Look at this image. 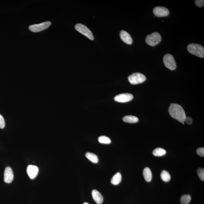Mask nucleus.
<instances>
[{
  "instance_id": "nucleus-1",
  "label": "nucleus",
  "mask_w": 204,
  "mask_h": 204,
  "mask_svg": "<svg viewBox=\"0 0 204 204\" xmlns=\"http://www.w3.org/2000/svg\"><path fill=\"white\" fill-rule=\"evenodd\" d=\"M169 112L172 117L184 124L186 116L183 109L181 106L174 103L171 104L169 106Z\"/></svg>"
},
{
  "instance_id": "nucleus-6",
  "label": "nucleus",
  "mask_w": 204,
  "mask_h": 204,
  "mask_svg": "<svg viewBox=\"0 0 204 204\" xmlns=\"http://www.w3.org/2000/svg\"><path fill=\"white\" fill-rule=\"evenodd\" d=\"M75 28L76 30L88 37L90 40H94V37L92 32L85 25L81 24H76L75 26Z\"/></svg>"
},
{
  "instance_id": "nucleus-7",
  "label": "nucleus",
  "mask_w": 204,
  "mask_h": 204,
  "mask_svg": "<svg viewBox=\"0 0 204 204\" xmlns=\"http://www.w3.org/2000/svg\"><path fill=\"white\" fill-rule=\"evenodd\" d=\"M51 24V22L47 21L37 24L31 25L29 27V29L33 32H40L47 29Z\"/></svg>"
},
{
  "instance_id": "nucleus-12",
  "label": "nucleus",
  "mask_w": 204,
  "mask_h": 204,
  "mask_svg": "<svg viewBox=\"0 0 204 204\" xmlns=\"http://www.w3.org/2000/svg\"><path fill=\"white\" fill-rule=\"evenodd\" d=\"M120 37L121 40L127 44L130 45L132 43L133 40L131 36L126 31H121L120 33Z\"/></svg>"
},
{
  "instance_id": "nucleus-11",
  "label": "nucleus",
  "mask_w": 204,
  "mask_h": 204,
  "mask_svg": "<svg viewBox=\"0 0 204 204\" xmlns=\"http://www.w3.org/2000/svg\"><path fill=\"white\" fill-rule=\"evenodd\" d=\"M27 172L30 178L33 179L38 173L39 168L37 166L30 165L27 168Z\"/></svg>"
},
{
  "instance_id": "nucleus-14",
  "label": "nucleus",
  "mask_w": 204,
  "mask_h": 204,
  "mask_svg": "<svg viewBox=\"0 0 204 204\" xmlns=\"http://www.w3.org/2000/svg\"><path fill=\"white\" fill-rule=\"evenodd\" d=\"M143 174L145 181L150 182L152 179V173L149 168L146 167L144 169Z\"/></svg>"
},
{
  "instance_id": "nucleus-2",
  "label": "nucleus",
  "mask_w": 204,
  "mask_h": 204,
  "mask_svg": "<svg viewBox=\"0 0 204 204\" xmlns=\"http://www.w3.org/2000/svg\"><path fill=\"white\" fill-rule=\"evenodd\" d=\"M187 49L192 54L199 58H204V48L200 45L190 43L187 46Z\"/></svg>"
},
{
  "instance_id": "nucleus-25",
  "label": "nucleus",
  "mask_w": 204,
  "mask_h": 204,
  "mask_svg": "<svg viewBox=\"0 0 204 204\" xmlns=\"http://www.w3.org/2000/svg\"><path fill=\"white\" fill-rule=\"evenodd\" d=\"M196 153L198 155L201 157L204 156V148H199L196 150Z\"/></svg>"
},
{
  "instance_id": "nucleus-17",
  "label": "nucleus",
  "mask_w": 204,
  "mask_h": 204,
  "mask_svg": "<svg viewBox=\"0 0 204 204\" xmlns=\"http://www.w3.org/2000/svg\"><path fill=\"white\" fill-rule=\"evenodd\" d=\"M85 156L90 161L94 163H97L98 162V158L97 156L94 153L87 152L85 154Z\"/></svg>"
},
{
  "instance_id": "nucleus-9",
  "label": "nucleus",
  "mask_w": 204,
  "mask_h": 204,
  "mask_svg": "<svg viewBox=\"0 0 204 204\" xmlns=\"http://www.w3.org/2000/svg\"><path fill=\"white\" fill-rule=\"evenodd\" d=\"M132 94L128 93L118 94L115 96L114 100L120 103H126L130 101L133 98Z\"/></svg>"
},
{
  "instance_id": "nucleus-23",
  "label": "nucleus",
  "mask_w": 204,
  "mask_h": 204,
  "mask_svg": "<svg viewBox=\"0 0 204 204\" xmlns=\"http://www.w3.org/2000/svg\"><path fill=\"white\" fill-rule=\"evenodd\" d=\"M195 3L196 6L202 7L204 6V1L203 0H196L195 1Z\"/></svg>"
},
{
  "instance_id": "nucleus-15",
  "label": "nucleus",
  "mask_w": 204,
  "mask_h": 204,
  "mask_svg": "<svg viewBox=\"0 0 204 204\" xmlns=\"http://www.w3.org/2000/svg\"><path fill=\"white\" fill-rule=\"evenodd\" d=\"M123 121L125 122L133 123L138 122L139 121V119L137 117L135 116L127 115L123 118Z\"/></svg>"
},
{
  "instance_id": "nucleus-3",
  "label": "nucleus",
  "mask_w": 204,
  "mask_h": 204,
  "mask_svg": "<svg viewBox=\"0 0 204 204\" xmlns=\"http://www.w3.org/2000/svg\"><path fill=\"white\" fill-rule=\"evenodd\" d=\"M161 37L160 34L157 32H154L148 35L146 37L145 42L151 46H155L161 41Z\"/></svg>"
},
{
  "instance_id": "nucleus-20",
  "label": "nucleus",
  "mask_w": 204,
  "mask_h": 204,
  "mask_svg": "<svg viewBox=\"0 0 204 204\" xmlns=\"http://www.w3.org/2000/svg\"><path fill=\"white\" fill-rule=\"evenodd\" d=\"M191 200V197L190 195H184L181 196L180 199L181 204H189Z\"/></svg>"
},
{
  "instance_id": "nucleus-18",
  "label": "nucleus",
  "mask_w": 204,
  "mask_h": 204,
  "mask_svg": "<svg viewBox=\"0 0 204 204\" xmlns=\"http://www.w3.org/2000/svg\"><path fill=\"white\" fill-rule=\"evenodd\" d=\"M166 151L164 148H156L153 151V154L155 156L161 157L166 155Z\"/></svg>"
},
{
  "instance_id": "nucleus-5",
  "label": "nucleus",
  "mask_w": 204,
  "mask_h": 204,
  "mask_svg": "<svg viewBox=\"0 0 204 204\" xmlns=\"http://www.w3.org/2000/svg\"><path fill=\"white\" fill-rule=\"evenodd\" d=\"M163 61L165 66L169 69L173 70L176 69V62L174 58L171 55L167 54L165 55L163 58Z\"/></svg>"
},
{
  "instance_id": "nucleus-8",
  "label": "nucleus",
  "mask_w": 204,
  "mask_h": 204,
  "mask_svg": "<svg viewBox=\"0 0 204 204\" xmlns=\"http://www.w3.org/2000/svg\"><path fill=\"white\" fill-rule=\"evenodd\" d=\"M153 13L157 17H163L168 16L169 11L165 7H157L153 9Z\"/></svg>"
},
{
  "instance_id": "nucleus-26",
  "label": "nucleus",
  "mask_w": 204,
  "mask_h": 204,
  "mask_svg": "<svg viewBox=\"0 0 204 204\" xmlns=\"http://www.w3.org/2000/svg\"><path fill=\"white\" fill-rule=\"evenodd\" d=\"M184 122L186 123L187 124L190 125V124H191L192 123H193V121L192 118L190 117H186Z\"/></svg>"
},
{
  "instance_id": "nucleus-16",
  "label": "nucleus",
  "mask_w": 204,
  "mask_h": 204,
  "mask_svg": "<svg viewBox=\"0 0 204 204\" xmlns=\"http://www.w3.org/2000/svg\"><path fill=\"white\" fill-rule=\"evenodd\" d=\"M122 179V176L120 172H118L114 175L112 178L111 182L113 185H116L119 184L121 182Z\"/></svg>"
},
{
  "instance_id": "nucleus-21",
  "label": "nucleus",
  "mask_w": 204,
  "mask_h": 204,
  "mask_svg": "<svg viewBox=\"0 0 204 204\" xmlns=\"http://www.w3.org/2000/svg\"><path fill=\"white\" fill-rule=\"evenodd\" d=\"M99 142L100 143L108 144L111 142L110 139L105 136H100L98 138Z\"/></svg>"
},
{
  "instance_id": "nucleus-24",
  "label": "nucleus",
  "mask_w": 204,
  "mask_h": 204,
  "mask_svg": "<svg viewBox=\"0 0 204 204\" xmlns=\"http://www.w3.org/2000/svg\"><path fill=\"white\" fill-rule=\"evenodd\" d=\"M5 127V121L3 117L0 114V128L4 129Z\"/></svg>"
},
{
  "instance_id": "nucleus-27",
  "label": "nucleus",
  "mask_w": 204,
  "mask_h": 204,
  "mask_svg": "<svg viewBox=\"0 0 204 204\" xmlns=\"http://www.w3.org/2000/svg\"><path fill=\"white\" fill-rule=\"evenodd\" d=\"M83 204H89L88 203V202H84V203Z\"/></svg>"
},
{
  "instance_id": "nucleus-10",
  "label": "nucleus",
  "mask_w": 204,
  "mask_h": 204,
  "mask_svg": "<svg viewBox=\"0 0 204 204\" xmlns=\"http://www.w3.org/2000/svg\"><path fill=\"white\" fill-rule=\"evenodd\" d=\"M14 178L12 169L10 167L5 168L4 172V181L7 183H10L12 182Z\"/></svg>"
},
{
  "instance_id": "nucleus-19",
  "label": "nucleus",
  "mask_w": 204,
  "mask_h": 204,
  "mask_svg": "<svg viewBox=\"0 0 204 204\" xmlns=\"http://www.w3.org/2000/svg\"><path fill=\"white\" fill-rule=\"evenodd\" d=\"M160 176H161L162 180L164 182H168L170 180L171 178L170 174L166 171H163L161 172Z\"/></svg>"
},
{
  "instance_id": "nucleus-22",
  "label": "nucleus",
  "mask_w": 204,
  "mask_h": 204,
  "mask_svg": "<svg viewBox=\"0 0 204 204\" xmlns=\"http://www.w3.org/2000/svg\"><path fill=\"white\" fill-rule=\"evenodd\" d=\"M197 174L201 180H204V169L202 168H199L197 170Z\"/></svg>"
},
{
  "instance_id": "nucleus-4",
  "label": "nucleus",
  "mask_w": 204,
  "mask_h": 204,
  "mask_svg": "<svg viewBox=\"0 0 204 204\" xmlns=\"http://www.w3.org/2000/svg\"><path fill=\"white\" fill-rule=\"evenodd\" d=\"M128 80L132 85L142 83L146 80V77L142 73H135L130 75L128 77Z\"/></svg>"
},
{
  "instance_id": "nucleus-13",
  "label": "nucleus",
  "mask_w": 204,
  "mask_h": 204,
  "mask_svg": "<svg viewBox=\"0 0 204 204\" xmlns=\"http://www.w3.org/2000/svg\"><path fill=\"white\" fill-rule=\"evenodd\" d=\"M92 196L93 199L98 204H101L103 202V196L100 192L96 190H93L92 191Z\"/></svg>"
}]
</instances>
